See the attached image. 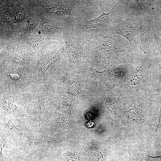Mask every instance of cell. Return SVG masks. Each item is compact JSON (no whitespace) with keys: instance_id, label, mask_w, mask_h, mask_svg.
<instances>
[{"instance_id":"20","label":"cell","mask_w":161,"mask_h":161,"mask_svg":"<svg viewBox=\"0 0 161 161\" xmlns=\"http://www.w3.org/2000/svg\"><path fill=\"white\" fill-rule=\"evenodd\" d=\"M64 52V47L61 45L57 52L54 55L48 56L45 60L41 62L40 66L37 73L36 74L38 79L43 78L49 68L55 63L59 60Z\"/></svg>"},{"instance_id":"21","label":"cell","mask_w":161,"mask_h":161,"mask_svg":"<svg viewBox=\"0 0 161 161\" xmlns=\"http://www.w3.org/2000/svg\"><path fill=\"white\" fill-rule=\"evenodd\" d=\"M102 103L112 113L116 111L117 97L111 90L107 89L98 96Z\"/></svg>"},{"instance_id":"9","label":"cell","mask_w":161,"mask_h":161,"mask_svg":"<svg viewBox=\"0 0 161 161\" xmlns=\"http://www.w3.org/2000/svg\"><path fill=\"white\" fill-rule=\"evenodd\" d=\"M129 65L123 64L114 65L99 71L88 67L89 75L103 83L109 88L112 89L121 83L129 72Z\"/></svg>"},{"instance_id":"8","label":"cell","mask_w":161,"mask_h":161,"mask_svg":"<svg viewBox=\"0 0 161 161\" xmlns=\"http://www.w3.org/2000/svg\"><path fill=\"white\" fill-rule=\"evenodd\" d=\"M139 22L140 38L142 51L146 54L150 50L154 38L153 32L154 21L149 7L134 10Z\"/></svg>"},{"instance_id":"7","label":"cell","mask_w":161,"mask_h":161,"mask_svg":"<svg viewBox=\"0 0 161 161\" xmlns=\"http://www.w3.org/2000/svg\"><path fill=\"white\" fill-rule=\"evenodd\" d=\"M86 81L80 73L73 70L66 72L60 83L61 95L70 100H80L86 97Z\"/></svg>"},{"instance_id":"15","label":"cell","mask_w":161,"mask_h":161,"mask_svg":"<svg viewBox=\"0 0 161 161\" xmlns=\"http://www.w3.org/2000/svg\"><path fill=\"white\" fill-rule=\"evenodd\" d=\"M140 101V100H137L131 105L127 109L126 115L133 126L145 130V126H151L145 119L143 105Z\"/></svg>"},{"instance_id":"30","label":"cell","mask_w":161,"mask_h":161,"mask_svg":"<svg viewBox=\"0 0 161 161\" xmlns=\"http://www.w3.org/2000/svg\"><path fill=\"white\" fill-rule=\"evenodd\" d=\"M140 156L142 160L145 161H161V155L153 156L144 154Z\"/></svg>"},{"instance_id":"26","label":"cell","mask_w":161,"mask_h":161,"mask_svg":"<svg viewBox=\"0 0 161 161\" xmlns=\"http://www.w3.org/2000/svg\"><path fill=\"white\" fill-rule=\"evenodd\" d=\"M0 66L5 65L8 61L15 48L8 44L0 43Z\"/></svg>"},{"instance_id":"33","label":"cell","mask_w":161,"mask_h":161,"mask_svg":"<svg viewBox=\"0 0 161 161\" xmlns=\"http://www.w3.org/2000/svg\"><path fill=\"white\" fill-rule=\"evenodd\" d=\"M75 155L73 156L70 153H67L66 155V161H81L80 156H77L75 157Z\"/></svg>"},{"instance_id":"1","label":"cell","mask_w":161,"mask_h":161,"mask_svg":"<svg viewBox=\"0 0 161 161\" xmlns=\"http://www.w3.org/2000/svg\"><path fill=\"white\" fill-rule=\"evenodd\" d=\"M80 36L84 42V65L89 67L122 64L121 54L131 49L128 41L118 35L90 30Z\"/></svg>"},{"instance_id":"24","label":"cell","mask_w":161,"mask_h":161,"mask_svg":"<svg viewBox=\"0 0 161 161\" xmlns=\"http://www.w3.org/2000/svg\"><path fill=\"white\" fill-rule=\"evenodd\" d=\"M70 100L67 97L60 95L57 110L70 117L72 116Z\"/></svg>"},{"instance_id":"25","label":"cell","mask_w":161,"mask_h":161,"mask_svg":"<svg viewBox=\"0 0 161 161\" xmlns=\"http://www.w3.org/2000/svg\"><path fill=\"white\" fill-rule=\"evenodd\" d=\"M56 111L53 116L56 127L58 129H63L67 127L70 117Z\"/></svg>"},{"instance_id":"4","label":"cell","mask_w":161,"mask_h":161,"mask_svg":"<svg viewBox=\"0 0 161 161\" xmlns=\"http://www.w3.org/2000/svg\"><path fill=\"white\" fill-rule=\"evenodd\" d=\"M0 93L18 94L25 91L37 78L32 71L0 66Z\"/></svg>"},{"instance_id":"10","label":"cell","mask_w":161,"mask_h":161,"mask_svg":"<svg viewBox=\"0 0 161 161\" xmlns=\"http://www.w3.org/2000/svg\"><path fill=\"white\" fill-rule=\"evenodd\" d=\"M50 100V87L48 85H43L39 89L32 102L27 106L26 112L33 117L36 125H40L43 118L51 116L48 111Z\"/></svg>"},{"instance_id":"28","label":"cell","mask_w":161,"mask_h":161,"mask_svg":"<svg viewBox=\"0 0 161 161\" xmlns=\"http://www.w3.org/2000/svg\"><path fill=\"white\" fill-rule=\"evenodd\" d=\"M157 104L160 109L158 123L153 134L148 139L149 142L153 145L157 137L161 133V90L157 99Z\"/></svg>"},{"instance_id":"27","label":"cell","mask_w":161,"mask_h":161,"mask_svg":"<svg viewBox=\"0 0 161 161\" xmlns=\"http://www.w3.org/2000/svg\"><path fill=\"white\" fill-rule=\"evenodd\" d=\"M65 139L64 135L58 134L51 136H45L42 142V146H53L59 144Z\"/></svg>"},{"instance_id":"16","label":"cell","mask_w":161,"mask_h":161,"mask_svg":"<svg viewBox=\"0 0 161 161\" xmlns=\"http://www.w3.org/2000/svg\"><path fill=\"white\" fill-rule=\"evenodd\" d=\"M24 36L28 44L34 51L39 62H41L46 49L52 42L38 33L35 34L32 32Z\"/></svg>"},{"instance_id":"34","label":"cell","mask_w":161,"mask_h":161,"mask_svg":"<svg viewBox=\"0 0 161 161\" xmlns=\"http://www.w3.org/2000/svg\"><path fill=\"white\" fill-rule=\"evenodd\" d=\"M85 116L87 119L89 120L92 119L94 117L93 113L88 110H86Z\"/></svg>"},{"instance_id":"31","label":"cell","mask_w":161,"mask_h":161,"mask_svg":"<svg viewBox=\"0 0 161 161\" xmlns=\"http://www.w3.org/2000/svg\"><path fill=\"white\" fill-rule=\"evenodd\" d=\"M157 32V31L154 29L153 32L154 37L157 43L160 57L161 68L160 75L161 77V38L158 35Z\"/></svg>"},{"instance_id":"3","label":"cell","mask_w":161,"mask_h":161,"mask_svg":"<svg viewBox=\"0 0 161 161\" xmlns=\"http://www.w3.org/2000/svg\"><path fill=\"white\" fill-rule=\"evenodd\" d=\"M100 1L99 7L101 13L96 17L88 20L86 17L80 18L73 24L69 29L74 36H78L90 30L104 32L109 27L117 24L130 11V8L122 0L116 1L109 12L103 11Z\"/></svg>"},{"instance_id":"6","label":"cell","mask_w":161,"mask_h":161,"mask_svg":"<svg viewBox=\"0 0 161 161\" xmlns=\"http://www.w3.org/2000/svg\"><path fill=\"white\" fill-rule=\"evenodd\" d=\"M62 33L65 44L64 52L68 58L66 72L83 67L84 65V42L82 37L74 36L63 28Z\"/></svg>"},{"instance_id":"22","label":"cell","mask_w":161,"mask_h":161,"mask_svg":"<svg viewBox=\"0 0 161 161\" xmlns=\"http://www.w3.org/2000/svg\"><path fill=\"white\" fill-rule=\"evenodd\" d=\"M38 22L34 18L27 16L18 28L20 32L24 36L33 32L38 27Z\"/></svg>"},{"instance_id":"35","label":"cell","mask_w":161,"mask_h":161,"mask_svg":"<svg viewBox=\"0 0 161 161\" xmlns=\"http://www.w3.org/2000/svg\"><path fill=\"white\" fill-rule=\"evenodd\" d=\"M94 123L92 122H89L88 123L87 126L88 127H91L94 125Z\"/></svg>"},{"instance_id":"29","label":"cell","mask_w":161,"mask_h":161,"mask_svg":"<svg viewBox=\"0 0 161 161\" xmlns=\"http://www.w3.org/2000/svg\"><path fill=\"white\" fill-rule=\"evenodd\" d=\"M128 152L129 157L128 161H141L140 155L136 150L130 148Z\"/></svg>"},{"instance_id":"5","label":"cell","mask_w":161,"mask_h":161,"mask_svg":"<svg viewBox=\"0 0 161 161\" xmlns=\"http://www.w3.org/2000/svg\"><path fill=\"white\" fill-rule=\"evenodd\" d=\"M119 23L109 27L105 32L117 34L124 38L129 42L131 49H135L138 46L142 50L138 42L140 37L139 22L138 16L132 9L122 19Z\"/></svg>"},{"instance_id":"17","label":"cell","mask_w":161,"mask_h":161,"mask_svg":"<svg viewBox=\"0 0 161 161\" xmlns=\"http://www.w3.org/2000/svg\"><path fill=\"white\" fill-rule=\"evenodd\" d=\"M36 125L34 129L27 131L24 136L26 141L23 148L25 152H30L42 146V141L46 135L40 125Z\"/></svg>"},{"instance_id":"19","label":"cell","mask_w":161,"mask_h":161,"mask_svg":"<svg viewBox=\"0 0 161 161\" xmlns=\"http://www.w3.org/2000/svg\"><path fill=\"white\" fill-rule=\"evenodd\" d=\"M8 122H0V134L7 141H15L24 136L27 131L23 128L16 127L14 123L8 119Z\"/></svg>"},{"instance_id":"2","label":"cell","mask_w":161,"mask_h":161,"mask_svg":"<svg viewBox=\"0 0 161 161\" xmlns=\"http://www.w3.org/2000/svg\"><path fill=\"white\" fill-rule=\"evenodd\" d=\"M38 8L39 14H46L52 20L66 28L79 19L86 17L95 7H99L100 0H70L47 1Z\"/></svg>"},{"instance_id":"11","label":"cell","mask_w":161,"mask_h":161,"mask_svg":"<svg viewBox=\"0 0 161 161\" xmlns=\"http://www.w3.org/2000/svg\"><path fill=\"white\" fill-rule=\"evenodd\" d=\"M37 62L39 61L36 55L29 48L24 45H19L15 48L7 63L2 66L22 69L24 68L33 71V66Z\"/></svg>"},{"instance_id":"23","label":"cell","mask_w":161,"mask_h":161,"mask_svg":"<svg viewBox=\"0 0 161 161\" xmlns=\"http://www.w3.org/2000/svg\"><path fill=\"white\" fill-rule=\"evenodd\" d=\"M151 13L154 21V26L161 28V0H150Z\"/></svg>"},{"instance_id":"18","label":"cell","mask_w":161,"mask_h":161,"mask_svg":"<svg viewBox=\"0 0 161 161\" xmlns=\"http://www.w3.org/2000/svg\"><path fill=\"white\" fill-rule=\"evenodd\" d=\"M8 1L7 6H1L10 16L15 27L18 28L27 16L21 4L13 1Z\"/></svg>"},{"instance_id":"13","label":"cell","mask_w":161,"mask_h":161,"mask_svg":"<svg viewBox=\"0 0 161 161\" xmlns=\"http://www.w3.org/2000/svg\"><path fill=\"white\" fill-rule=\"evenodd\" d=\"M40 19L39 25L36 32L46 35L54 40L64 42L61 26L57 22L46 18L42 15L37 14Z\"/></svg>"},{"instance_id":"12","label":"cell","mask_w":161,"mask_h":161,"mask_svg":"<svg viewBox=\"0 0 161 161\" xmlns=\"http://www.w3.org/2000/svg\"><path fill=\"white\" fill-rule=\"evenodd\" d=\"M0 109L1 113L12 115L18 120H22L28 116L26 112L27 103L24 106H19L13 101L11 95L0 93Z\"/></svg>"},{"instance_id":"14","label":"cell","mask_w":161,"mask_h":161,"mask_svg":"<svg viewBox=\"0 0 161 161\" xmlns=\"http://www.w3.org/2000/svg\"><path fill=\"white\" fill-rule=\"evenodd\" d=\"M151 50L148 51L139 65L133 72L130 79L132 87L138 88L145 83L152 61Z\"/></svg>"},{"instance_id":"36","label":"cell","mask_w":161,"mask_h":161,"mask_svg":"<svg viewBox=\"0 0 161 161\" xmlns=\"http://www.w3.org/2000/svg\"><path fill=\"white\" fill-rule=\"evenodd\" d=\"M141 161H145V160H143L142 159Z\"/></svg>"},{"instance_id":"32","label":"cell","mask_w":161,"mask_h":161,"mask_svg":"<svg viewBox=\"0 0 161 161\" xmlns=\"http://www.w3.org/2000/svg\"><path fill=\"white\" fill-rule=\"evenodd\" d=\"M7 143V141L5 138L0 134V152L1 161H4L3 158L2 151Z\"/></svg>"}]
</instances>
